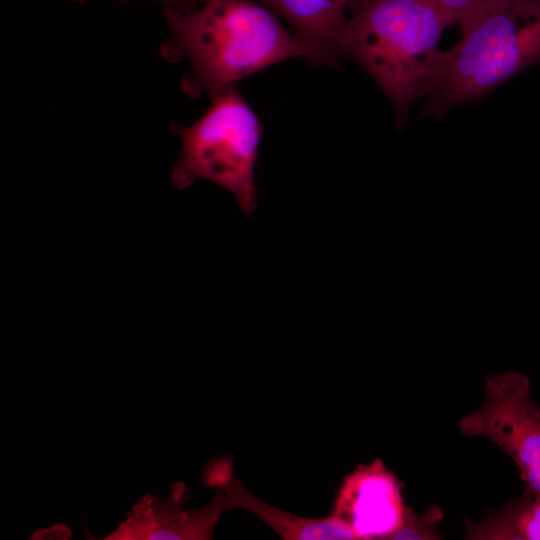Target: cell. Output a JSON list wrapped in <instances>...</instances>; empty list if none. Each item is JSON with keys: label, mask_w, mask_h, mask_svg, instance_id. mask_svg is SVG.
<instances>
[{"label": "cell", "mask_w": 540, "mask_h": 540, "mask_svg": "<svg viewBox=\"0 0 540 540\" xmlns=\"http://www.w3.org/2000/svg\"><path fill=\"white\" fill-rule=\"evenodd\" d=\"M164 16L170 37L161 53L189 63L183 88L191 96L212 98L269 66L306 57L290 29L257 0H208L189 12L165 7Z\"/></svg>", "instance_id": "1"}, {"label": "cell", "mask_w": 540, "mask_h": 540, "mask_svg": "<svg viewBox=\"0 0 540 540\" xmlns=\"http://www.w3.org/2000/svg\"><path fill=\"white\" fill-rule=\"evenodd\" d=\"M447 26L431 0H352L349 5L341 57L356 61L379 85L395 108L398 127L434 82Z\"/></svg>", "instance_id": "2"}, {"label": "cell", "mask_w": 540, "mask_h": 540, "mask_svg": "<svg viewBox=\"0 0 540 540\" xmlns=\"http://www.w3.org/2000/svg\"><path fill=\"white\" fill-rule=\"evenodd\" d=\"M459 25L460 40L441 53L424 115L440 118L540 66V0H488Z\"/></svg>", "instance_id": "3"}, {"label": "cell", "mask_w": 540, "mask_h": 540, "mask_svg": "<svg viewBox=\"0 0 540 540\" xmlns=\"http://www.w3.org/2000/svg\"><path fill=\"white\" fill-rule=\"evenodd\" d=\"M182 139L171 182L184 190L197 179L210 180L234 195L250 217L257 207L255 166L262 125L236 85L211 98L205 114L190 126L171 125Z\"/></svg>", "instance_id": "4"}, {"label": "cell", "mask_w": 540, "mask_h": 540, "mask_svg": "<svg viewBox=\"0 0 540 540\" xmlns=\"http://www.w3.org/2000/svg\"><path fill=\"white\" fill-rule=\"evenodd\" d=\"M465 436H482L505 451L520 470L526 487L540 492V408L527 375L515 370L485 378V401L463 417Z\"/></svg>", "instance_id": "5"}, {"label": "cell", "mask_w": 540, "mask_h": 540, "mask_svg": "<svg viewBox=\"0 0 540 540\" xmlns=\"http://www.w3.org/2000/svg\"><path fill=\"white\" fill-rule=\"evenodd\" d=\"M229 465L210 474L208 480L217 487L212 501L192 510H185L190 499L181 480L171 485L170 494L157 498L147 494L139 499L127 519L103 539L106 540H209L223 513L234 510L232 493L226 483Z\"/></svg>", "instance_id": "6"}, {"label": "cell", "mask_w": 540, "mask_h": 540, "mask_svg": "<svg viewBox=\"0 0 540 540\" xmlns=\"http://www.w3.org/2000/svg\"><path fill=\"white\" fill-rule=\"evenodd\" d=\"M408 509L399 479L375 459L343 479L332 514L347 522L358 539L386 540L403 525Z\"/></svg>", "instance_id": "7"}, {"label": "cell", "mask_w": 540, "mask_h": 540, "mask_svg": "<svg viewBox=\"0 0 540 540\" xmlns=\"http://www.w3.org/2000/svg\"><path fill=\"white\" fill-rule=\"evenodd\" d=\"M269 8L303 45L316 65L338 66L340 39L352 0H257Z\"/></svg>", "instance_id": "8"}, {"label": "cell", "mask_w": 540, "mask_h": 540, "mask_svg": "<svg viewBox=\"0 0 540 540\" xmlns=\"http://www.w3.org/2000/svg\"><path fill=\"white\" fill-rule=\"evenodd\" d=\"M226 482L235 509L250 512L284 540L358 539L352 527L332 513L324 518H311L274 507L252 494L231 471Z\"/></svg>", "instance_id": "9"}, {"label": "cell", "mask_w": 540, "mask_h": 540, "mask_svg": "<svg viewBox=\"0 0 540 540\" xmlns=\"http://www.w3.org/2000/svg\"><path fill=\"white\" fill-rule=\"evenodd\" d=\"M465 539L540 540V492L525 488L500 510L488 511L478 522L465 521Z\"/></svg>", "instance_id": "10"}, {"label": "cell", "mask_w": 540, "mask_h": 540, "mask_svg": "<svg viewBox=\"0 0 540 540\" xmlns=\"http://www.w3.org/2000/svg\"><path fill=\"white\" fill-rule=\"evenodd\" d=\"M443 511L437 505L430 506L423 514L417 516L409 508L403 525L397 529L391 539L407 540H438L442 535L437 530V525L443 518Z\"/></svg>", "instance_id": "11"}, {"label": "cell", "mask_w": 540, "mask_h": 540, "mask_svg": "<svg viewBox=\"0 0 540 540\" xmlns=\"http://www.w3.org/2000/svg\"><path fill=\"white\" fill-rule=\"evenodd\" d=\"M443 13L449 25L460 24L488 0H431Z\"/></svg>", "instance_id": "12"}, {"label": "cell", "mask_w": 540, "mask_h": 540, "mask_svg": "<svg viewBox=\"0 0 540 540\" xmlns=\"http://www.w3.org/2000/svg\"><path fill=\"white\" fill-rule=\"evenodd\" d=\"M208 0H167L165 7H171L183 12H189L200 5L204 4Z\"/></svg>", "instance_id": "13"}, {"label": "cell", "mask_w": 540, "mask_h": 540, "mask_svg": "<svg viewBox=\"0 0 540 540\" xmlns=\"http://www.w3.org/2000/svg\"><path fill=\"white\" fill-rule=\"evenodd\" d=\"M152 1H157L165 5L167 0H152Z\"/></svg>", "instance_id": "14"}, {"label": "cell", "mask_w": 540, "mask_h": 540, "mask_svg": "<svg viewBox=\"0 0 540 540\" xmlns=\"http://www.w3.org/2000/svg\"><path fill=\"white\" fill-rule=\"evenodd\" d=\"M74 2H77V3H84L86 0H72Z\"/></svg>", "instance_id": "15"}]
</instances>
